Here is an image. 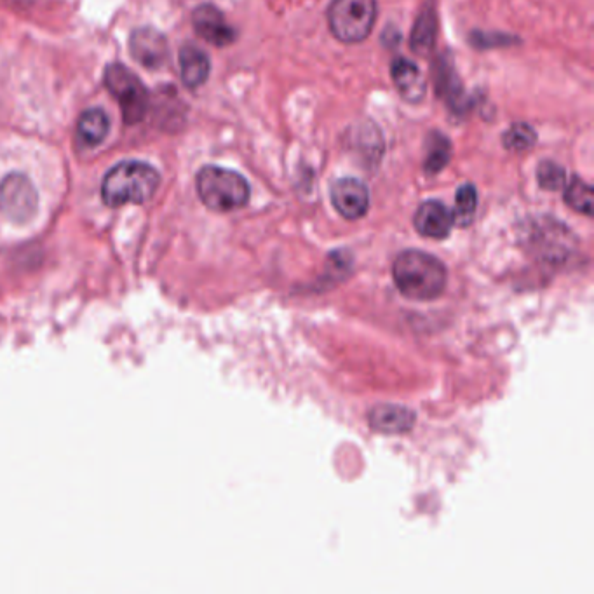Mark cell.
I'll return each mask as SVG.
<instances>
[{
    "instance_id": "6da1fadb",
    "label": "cell",
    "mask_w": 594,
    "mask_h": 594,
    "mask_svg": "<svg viewBox=\"0 0 594 594\" xmlns=\"http://www.w3.org/2000/svg\"><path fill=\"white\" fill-rule=\"evenodd\" d=\"M394 283L401 295L415 302H431L445 291L448 272L441 260L426 251L406 250L392 265Z\"/></svg>"
},
{
    "instance_id": "7a4b0ae2",
    "label": "cell",
    "mask_w": 594,
    "mask_h": 594,
    "mask_svg": "<svg viewBox=\"0 0 594 594\" xmlns=\"http://www.w3.org/2000/svg\"><path fill=\"white\" fill-rule=\"evenodd\" d=\"M161 176L142 161H122L108 171L102 183L103 203L108 208L147 203L156 194Z\"/></svg>"
},
{
    "instance_id": "3957f363",
    "label": "cell",
    "mask_w": 594,
    "mask_h": 594,
    "mask_svg": "<svg viewBox=\"0 0 594 594\" xmlns=\"http://www.w3.org/2000/svg\"><path fill=\"white\" fill-rule=\"evenodd\" d=\"M197 194L204 206L218 213L243 208L250 201V185L243 175L218 166H206L197 175Z\"/></svg>"
},
{
    "instance_id": "277c9868",
    "label": "cell",
    "mask_w": 594,
    "mask_h": 594,
    "mask_svg": "<svg viewBox=\"0 0 594 594\" xmlns=\"http://www.w3.org/2000/svg\"><path fill=\"white\" fill-rule=\"evenodd\" d=\"M377 18L375 0H333L328 9L331 34L345 44L365 41Z\"/></svg>"
},
{
    "instance_id": "5b68a950",
    "label": "cell",
    "mask_w": 594,
    "mask_h": 594,
    "mask_svg": "<svg viewBox=\"0 0 594 594\" xmlns=\"http://www.w3.org/2000/svg\"><path fill=\"white\" fill-rule=\"evenodd\" d=\"M105 86L121 105L122 119L129 126L142 121L149 108V91L140 77L121 63H112L105 70Z\"/></svg>"
},
{
    "instance_id": "8992f818",
    "label": "cell",
    "mask_w": 594,
    "mask_h": 594,
    "mask_svg": "<svg viewBox=\"0 0 594 594\" xmlns=\"http://www.w3.org/2000/svg\"><path fill=\"white\" fill-rule=\"evenodd\" d=\"M39 196L34 183L20 173L7 175L0 183V210L13 222L25 223L34 218Z\"/></svg>"
},
{
    "instance_id": "52a82bcc",
    "label": "cell",
    "mask_w": 594,
    "mask_h": 594,
    "mask_svg": "<svg viewBox=\"0 0 594 594\" xmlns=\"http://www.w3.org/2000/svg\"><path fill=\"white\" fill-rule=\"evenodd\" d=\"M331 203L347 220H358L370 208V194L356 178H340L331 187Z\"/></svg>"
},
{
    "instance_id": "ba28073f",
    "label": "cell",
    "mask_w": 594,
    "mask_h": 594,
    "mask_svg": "<svg viewBox=\"0 0 594 594\" xmlns=\"http://www.w3.org/2000/svg\"><path fill=\"white\" fill-rule=\"evenodd\" d=\"M192 25L203 41L213 44L216 48L229 46L236 41V30L230 27L222 11L213 4L197 7L192 14Z\"/></svg>"
},
{
    "instance_id": "9c48e42d",
    "label": "cell",
    "mask_w": 594,
    "mask_h": 594,
    "mask_svg": "<svg viewBox=\"0 0 594 594\" xmlns=\"http://www.w3.org/2000/svg\"><path fill=\"white\" fill-rule=\"evenodd\" d=\"M129 53L145 68H161L169 56L166 37L154 28H138L129 37Z\"/></svg>"
},
{
    "instance_id": "30bf717a",
    "label": "cell",
    "mask_w": 594,
    "mask_h": 594,
    "mask_svg": "<svg viewBox=\"0 0 594 594\" xmlns=\"http://www.w3.org/2000/svg\"><path fill=\"white\" fill-rule=\"evenodd\" d=\"M413 223H415V229L419 230L420 236L431 237V239H445L455 225L452 211L439 201H427L422 204L415 213Z\"/></svg>"
},
{
    "instance_id": "8fae6325",
    "label": "cell",
    "mask_w": 594,
    "mask_h": 594,
    "mask_svg": "<svg viewBox=\"0 0 594 594\" xmlns=\"http://www.w3.org/2000/svg\"><path fill=\"white\" fill-rule=\"evenodd\" d=\"M392 81L406 102H420L426 96L427 82L413 61L398 58L392 63Z\"/></svg>"
},
{
    "instance_id": "7c38bea8",
    "label": "cell",
    "mask_w": 594,
    "mask_h": 594,
    "mask_svg": "<svg viewBox=\"0 0 594 594\" xmlns=\"http://www.w3.org/2000/svg\"><path fill=\"white\" fill-rule=\"evenodd\" d=\"M368 420L372 429L382 434H405L415 426V413L405 406L378 405Z\"/></svg>"
},
{
    "instance_id": "4fadbf2b",
    "label": "cell",
    "mask_w": 594,
    "mask_h": 594,
    "mask_svg": "<svg viewBox=\"0 0 594 594\" xmlns=\"http://www.w3.org/2000/svg\"><path fill=\"white\" fill-rule=\"evenodd\" d=\"M180 70L183 84L187 88H199L210 77V58L203 49L197 48L194 44H185L180 49Z\"/></svg>"
},
{
    "instance_id": "5bb4252c",
    "label": "cell",
    "mask_w": 594,
    "mask_h": 594,
    "mask_svg": "<svg viewBox=\"0 0 594 594\" xmlns=\"http://www.w3.org/2000/svg\"><path fill=\"white\" fill-rule=\"evenodd\" d=\"M434 81H436V91L438 95L450 103L453 110H460L466 105L464 100V91H462V84H460L459 77L455 74L452 61L446 58H439L436 67H434Z\"/></svg>"
},
{
    "instance_id": "9a60e30c",
    "label": "cell",
    "mask_w": 594,
    "mask_h": 594,
    "mask_svg": "<svg viewBox=\"0 0 594 594\" xmlns=\"http://www.w3.org/2000/svg\"><path fill=\"white\" fill-rule=\"evenodd\" d=\"M110 131L108 115L102 108H89L79 119L77 124V138L86 147H96L107 138Z\"/></svg>"
},
{
    "instance_id": "2e32d148",
    "label": "cell",
    "mask_w": 594,
    "mask_h": 594,
    "mask_svg": "<svg viewBox=\"0 0 594 594\" xmlns=\"http://www.w3.org/2000/svg\"><path fill=\"white\" fill-rule=\"evenodd\" d=\"M436 35H438V16L434 7L426 6L413 25L412 41H410L413 53L419 56H427L431 53Z\"/></svg>"
},
{
    "instance_id": "e0dca14e",
    "label": "cell",
    "mask_w": 594,
    "mask_h": 594,
    "mask_svg": "<svg viewBox=\"0 0 594 594\" xmlns=\"http://www.w3.org/2000/svg\"><path fill=\"white\" fill-rule=\"evenodd\" d=\"M450 156H452L450 140L439 133L429 135L426 143V162H424L427 173L429 175L439 173L450 161Z\"/></svg>"
},
{
    "instance_id": "ac0fdd59",
    "label": "cell",
    "mask_w": 594,
    "mask_h": 594,
    "mask_svg": "<svg viewBox=\"0 0 594 594\" xmlns=\"http://www.w3.org/2000/svg\"><path fill=\"white\" fill-rule=\"evenodd\" d=\"M565 203L572 208V210L579 211L582 215H593V190L588 183L581 180V178H572V182L565 183Z\"/></svg>"
},
{
    "instance_id": "d6986e66",
    "label": "cell",
    "mask_w": 594,
    "mask_h": 594,
    "mask_svg": "<svg viewBox=\"0 0 594 594\" xmlns=\"http://www.w3.org/2000/svg\"><path fill=\"white\" fill-rule=\"evenodd\" d=\"M476 208H478V192L474 189V185L466 183L457 190L453 222L457 223L459 227H467L469 223L473 222Z\"/></svg>"
},
{
    "instance_id": "ffe728a7",
    "label": "cell",
    "mask_w": 594,
    "mask_h": 594,
    "mask_svg": "<svg viewBox=\"0 0 594 594\" xmlns=\"http://www.w3.org/2000/svg\"><path fill=\"white\" fill-rule=\"evenodd\" d=\"M537 135L528 124H514L504 135V147L511 152H525L535 145Z\"/></svg>"
},
{
    "instance_id": "44dd1931",
    "label": "cell",
    "mask_w": 594,
    "mask_h": 594,
    "mask_svg": "<svg viewBox=\"0 0 594 594\" xmlns=\"http://www.w3.org/2000/svg\"><path fill=\"white\" fill-rule=\"evenodd\" d=\"M537 180H539L542 189L558 190L565 187L567 173L556 162L544 161L540 162V166L537 168Z\"/></svg>"
},
{
    "instance_id": "7402d4cb",
    "label": "cell",
    "mask_w": 594,
    "mask_h": 594,
    "mask_svg": "<svg viewBox=\"0 0 594 594\" xmlns=\"http://www.w3.org/2000/svg\"><path fill=\"white\" fill-rule=\"evenodd\" d=\"M9 4H14V6H30V4H34L35 0H6Z\"/></svg>"
}]
</instances>
